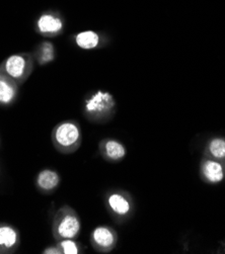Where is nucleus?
<instances>
[{
    "instance_id": "1",
    "label": "nucleus",
    "mask_w": 225,
    "mask_h": 254,
    "mask_svg": "<svg viewBox=\"0 0 225 254\" xmlns=\"http://www.w3.org/2000/svg\"><path fill=\"white\" fill-rule=\"evenodd\" d=\"M117 111L114 95L98 89L88 94L83 101V115L86 120L96 124H104L111 121Z\"/></svg>"
},
{
    "instance_id": "2",
    "label": "nucleus",
    "mask_w": 225,
    "mask_h": 254,
    "mask_svg": "<svg viewBox=\"0 0 225 254\" xmlns=\"http://www.w3.org/2000/svg\"><path fill=\"white\" fill-rule=\"evenodd\" d=\"M53 147L63 155L76 152L82 141L80 125L74 120H66L57 124L51 132Z\"/></svg>"
},
{
    "instance_id": "3",
    "label": "nucleus",
    "mask_w": 225,
    "mask_h": 254,
    "mask_svg": "<svg viewBox=\"0 0 225 254\" xmlns=\"http://www.w3.org/2000/svg\"><path fill=\"white\" fill-rule=\"evenodd\" d=\"M36 61L33 53L21 52L6 57L0 63V72L8 76L19 86L28 81L35 69Z\"/></svg>"
},
{
    "instance_id": "4",
    "label": "nucleus",
    "mask_w": 225,
    "mask_h": 254,
    "mask_svg": "<svg viewBox=\"0 0 225 254\" xmlns=\"http://www.w3.org/2000/svg\"><path fill=\"white\" fill-rule=\"evenodd\" d=\"M81 231V221L74 209L63 206L58 209L52 221V235L56 241L77 238Z\"/></svg>"
},
{
    "instance_id": "5",
    "label": "nucleus",
    "mask_w": 225,
    "mask_h": 254,
    "mask_svg": "<svg viewBox=\"0 0 225 254\" xmlns=\"http://www.w3.org/2000/svg\"><path fill=\"white\" fill-rule=\"evenodd\" d=\"M34 29L44 38L59 37L65 30V17L57 9H46L37 16Z\"/></svg>"
},
{
    "instance_id": "6",
    "label": "nucleus",
    "mask_w": 225,
    "mask_h": 254,
    "mask_svg": "<svg viewBox=\"0 0 225 254\" xmlns=\"http://www.w3.org/2000/svg\"><path fill=\"white\" fill-rule=\"evenodd\" d=\"M106 207L110 214L121 223L128 220L134 211V201L130 193L116 190L109 191L105 196Z\"/></svg>"
},
{
    "instance_id": "7",
    "label": "nucleus",
    "mask_w": 225,
    "mask_h": 254,
    "mask_svg": "<svg viewBox=\"0 0 225 254\" xmlns=\"http://www.w3.org/2000/svg\"><path fill=\"white\" fill-rule=\"evenodd\" d=\"M90 242L97 252L109 253L117 245L118 234L110 226H98L91 232Z\"/></svg>"
},
{
    "instance_id": "8",
    "label": "nucleus",
    "mask_w": 225,
    "mask_h": 254,
    "mask_svg": "<svg viewBox=\"0 0 225 254\" xmlns=\"http://www.w3.org/2000/svg\"><path fill=\"white\" fill-rule=\"evenodd\" d=\"M20 246V233L16 227L0 223V254H13Z\"/></svg>"
},
{
    "instance_id": "9",
    "label": "nucleus",
    "mask_w": 225,
    "mask_h": 254,
    "mask_svg": "<svg viewBox=\"0 0 225 254\" xmlns=\"http://www.w3.org/2000/svg\"><path fill=\"white\" fill-rule=\"evenodd\" d=\"M73 43L81 50H94L106 45V37L95 31H82L72 37Z\"/></svg>"
},
{
    "instance_id": "10",
    "label": "nucleus",
    "mask_w": 225,
    "mask_h": 254,
    "mask_svg": "<svg viewBox=\"0 0 225 254\" xmlns=\"http://www.w3.org/2000/svg\"><path fill=\"white\" fill-rule=\"evenodd\" d=\"M20 86L8 76L0 72V107L12 106L18 96Z\"/></svg>"
},
{
    "instance_id": "11",
    "label": "nucleus",
    "mask_w": 225,
    "mask_h": 254,
    "mask_svg": "<svg viewBox=\"0 0 225 254\" xmlns=\"http://www.w3.org/2000/svg\"><path fill=\"white\" fill-rule=\"evenodd\" d=\"M99 152L104 159L113 163L123 160L127 153L126 148L121 142L111 138L104 139L99 143Z\"/></svg>"
},
{
    "instance_id": "12",
    "label": "nucleus",
    "mask_w": 225,
    "mask_h": 254,
    "mask_svg": "<svg viewBox=\"0 0 225 254\" xmlns=\"http://www.w3.org/2000/svg\"><path fill=\"white\" fill-rule=\"evenodd\" d=\"M201 175L208 184H219L225 177V167L220 161L209 158L202 162Z\"/></svg>"
},
{
    "instance_id": "13",
    "label": "nucleus",
    "mask_w": 225,
    "mask_h": 254,
    "mask_svg": "<svg viewBox=\"0 0 225 254\" xmlns=\"http://www.w3.org/2000/svg\"><path fill=\"white\" fill-rule=\"evenodd\" d=\"M60 184V176L57 171L52 169H44L36 177L37 189L43 193L53 192Z\"/></svg>"
},
{
    "instance_id": "14",
    "label": "nucleus",
    "mask_w": 225,
    "mask_h": 254,
    "mask_svg": "<svg viewBox=\"0 0 225 254\" xmlns=\"http://www.w3.org/2000/svg\"><path fill=\"white\" fill-rule=\"evenodd\" d=\"M33 55L38 65L45 66L55 61L56 48L53 43L49 41H43L36 46Z\"/></svg>"
},
{
    "instance_id": "15",
    "label": "nucleus",
    "mask_w": 225,
    "mask_h": 254,
    "mask_svg": "<svg viewBox=\"0 0 225 254\" xmlns=\"http://www.w3.org/2000/svg\"><path fill=\"white\" fill-rule=\"evenodd\" d=\"M207 154L211 159L224 161L225 160V138H213L207 145Z\"/></svg>"
},
{
    "instance_id": "16",
    "label": "nucleus",
    "mask_w": 225,
    "mask_h": 254,
    "mask_svg": "<svg viewBox=\"0 0 225 254\" xmlns=\"http://www.w3.org/2000/svg\"><path fill=\"white\" fill-rule=\"evenodd\" d=\"M57 245L60 248L61 254H79L82 253L81 246L74 239H63L57 241Z\"/></svg>"
},
{
    "instance_id": "17",
    "label": "nucleus",
    "mask_w": 225,
    "mask_h": 254,
    "mask_svg": "<svg viewBox=\"0 0 225 254\" xmlns=\"http://www.w3.org/2000/svg\"><path fill=\"white\" fill-rule=\"evenodd\" d=\"M42 254H61V251H60L59 246L56 243L55 245H51V246L46 247L42 251Z\"/></svg>"
},
{
    "instance_id": "18",
    "label": "nucleus",
    "mask_w": 225,
    "mask_h": 254,
    "mask_svg": "<svg viewBox=\"0 0 225 254\" xmlns=\"http://www.w3.org/2000/svg\"><path fill=\"white\" fill-rule=\"evenodd\" d=\"M0 146H1V140H0Z\"/></svg>"
}]
</instances>
